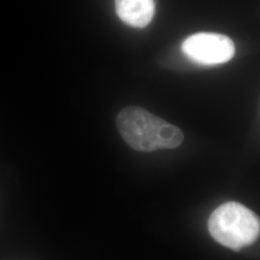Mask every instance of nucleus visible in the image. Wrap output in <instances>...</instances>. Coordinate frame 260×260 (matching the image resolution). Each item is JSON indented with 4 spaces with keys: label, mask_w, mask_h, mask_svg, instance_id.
Returning a JSON list of instances; mask_svg holds the SVG:
<instances>
[{
    "label": "nucleus",
    "mask_w": 260,
    "mask_h": 260,
    "mask_svg": "<svg viewBox=\"0 0 260 260\" xmlns=\"http://www.w3.org/2000/svg\"><path fill=\"white\" fill-rule=\"evenodd\" d=\"M116 123L122 139L137 151L176 149L184 140L180 128L139 106L121 109Z\"/></svg>",
    "instance_id": "f257e3e1"
},
{
    "label": "nucleus",
    "mask_w": 260,
    "mask_h": 260,
    "mask_svg": "<svg viewBox=\"0 0 260 260\" xmlns=\"http://www.w3.org/2000/svg\"><path fill=\"white\" fill-rule=\"evenodd\" d=\"M116 13L122 22L131 27H147L152 20L154 0H115Z\"/></svg>",
    "instance_id": "20e7f679"
},
{
    "label": "nucleus",
    "mask_w": 260,
    "mask_h": 260,
    "mask_svg": "<svg viewBox=\"0 0 260 260\" xmlns=\"http://www.w3.org/2000/svg\"><path fill=\"white\" fill-rule=\"evenodd\" d=\"M181 49L190 60L201 65H219L235 54L233 40L223 34L202 32L186 38Z\"/></svg>",
    "instance_id": "7ed1b4c3"
},
{
    "label": "nucleus",
    "mask_w": 260,
    "mask_h": 260,
    "mask_svg": "<svg viewBox=\"0 0 260 260\" xmlns=\"http://www.w3.org/2000/svg\"><path fill=\"white\" fill-rule=\"evenodd\" d=\"M214 240L233 251L250 246L260 235L258 216L245 205L228 202L217 207L208 219Z\"/></svg>",
    "instance_id": "f03ea898"
}]
</instances>
